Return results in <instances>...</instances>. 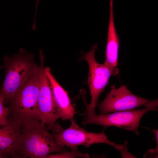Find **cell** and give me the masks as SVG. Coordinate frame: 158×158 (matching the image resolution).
Instances as JSON below:
<instances>
[{
	"label": "cell",
	"mask_w": 158,
	"mask_h": 158,
	"mask_svg": "<svg viewBox=\"0 0 158 158\" xmlns=\"http://www.w3.org/2000/svg\"><path fill=\"white\" fill-rule=\"evenodd\" d=\"M44 60H40L39 89L38 99L40 121L44 123L54 135L63 130L58 123V111L49 81L45 73Z\"/></svg>",
	"instance_id": "obj_7"
},
{
	"label": "cell",
	"mask_w": 158,
	"mask_h": 158,
	"mask_svg": "<svg viewBox=\"0 0 158 158\" xmlns=\"http://www.w3.org/2000/svg\"><path fill=\"white\" fill-rule=\"evenodd\" d=\"M68 128L63 129L53 136L56 143L61 147L69 148L72 151L78 150L77 147L83 145L89 147L97 143H104L113 147L119 151L121 156L128 152L127 142L123 145L116 144L109 140L103 132L99 133L90 132L78 126L73 119Z\"/></svg>",
	"instance_id": "obj_4"
},
{
	"label": "cell",
	"mask_w": 158,
	"mask_h": 158,
	"mask_svg": "<svg viewBox=\"0 0 158 158\" xmlns=\"http://www.w3.org/2000/svg\"><path fill=\"white\" fill-rule=\"evenodd\" d=\"M158 102L135 95L125 85L118 88L112 87L105 99L98 105L101 114L135 109L142 106L147 107Z\"/></svg>",
	"instance_id": "obj_8"
},
{
	"label": "cell",
	"mask_w": 158,
	"mask_h": 158,
	"mask_svg": "<svg viewBox=\"0 0 158 158\" xmlns=\"http://www.w3.org/2000/svg\"><path fill=\"white\" fill-rule=\"evenodd\" d=\"M4 104V97L0 92V126L6 125L10 123L8 119L10 109Z\"/></svg>",
	"instance_id": "obj_13"
},
{
	"label": "cell",
	"mask_w": 158,
	"mask_h": 158,
	"mask_svg": "<svg viewBox=\"0 0 158 158\" xmlns=\"http://www.w3.org/2000/svg\"><path fill=\"white\" fill-rule=\"evenodd\" d=\"M39 73V66L7 103L10 122L20 128L31 122L40 121L38 107Z\"/></svg>",
	"instance_id": "obj_1"
},
{
	"label": "cell",
	"mask_w": 158,
	"mask_h": 158,
	"mask_svg": "<svg viewBox=\"0 0 158 158\" xmlns=\"http://www.w3.org/2000/svg\"><path fill=\"white\" fill-rule=\"evenodd\" d=\"M6 68L5 78L0 90L4 98L5 104L37 68L33 56L23 48L10 57L4 58Z\"/></svg>",
	"instance_id": "obj_3"
},
{
	"label": "cell",
	"mask_w": 158,
	"mask_h": 158,
	"mask_svg": "<svg viewBox=\"0 0 158 158\" xmlns=\"http://www.w3.org/2000/svg\"><path fill=\"white\" fill-rule=\"evenodd\" d=\"M97 49V44H95L81 58L87 62L89 66L88 83L91 99L90 104L87 106L86 110L91 111H95L99 97L107 85L110 76L119 72L117 68H112L105 61L100 64L97 61L95 54Z\"/></svg>",
	"instance_id": "obj_6"
},
{
	"label": "cell",
	"mask_w": 158,
	"mask_h": 158,
	"mask_svg": "<svg viewBox=\"0 0 158 158\" xmlns=\"http://www.w3.org/2000/svg\"><path fill=\"white\" fill-rule=\"evenodd\" d=\"M90 157L89 154L87 153H83L78 151H72L71 152L65 151L64 152L56 153L55 154H49L47 155L45 158H87Z\"/></svg>",
	"instance_id": "obj_12"
},
{
	"label": "cell",
	"mask_w": 158,
	"mask_h": 158,
	"mask_svg": "<svg viewBox=\"0 0 158 158\" xmlns=\"http://www.w3.org/2000/svg\"><path fill=\"white\" fill-rule=\"evenodd\" d=\"M44 71L51 85L59 118L71 121L76 112L67 92L56 79L49 67L45 68Z\"/></svg>",
	"instance_id": "obj_9"
},
{
	"label": "cell",
	"mask_w": 158,
	"mask_h": 158,
	"mask_svg": "<svg viewBox=\"0 0 158 158\" xmlns=\"http://www.w3.org/2000/svg\"><path fill=\"white\" fill-rule=\"evenodd\" d=\"M20 128L12 123L0 126V150L16 158L21 137Z\"/></svg>",
	"instance_id": "obj_10"
},
{
	"label": "cell",
	"mask_w": 158,
	"mask_h": 158,
	"mask_svg": "<svg viewBox=\"0 0 158 158\" xmlns=\"http://www.w3.org/2000/svg\"><path fill=\"white\" fill-rule=\"evenodd\" d=\"M40 0H36V10H35V16L34 17V22L35 23V18H36V12L37 11V7L38 6V3L39 2Z\"/></svg>",
	"instance_id": "obj_15"
},
{
	"label": "cell",
	"mask_w": 158,
	"mask_h": 158,
	"mask_svg": "<svg viewBox=\"0 0 158 158\" xmlns=\"http://www.w3.org/2000/svg\"><path fill=\"white\" fill-rule=\"evenodd\" d=\"M43 122L35 121L20 128L21 137L16 158H45L51 153L66 151L56 143Z\"/></svg>",
	"instance_id": "obj_2"
},
{
	"label": "cell",
	"mask_w": 158,
	"mask_h": 158,
	"mask_svg": "<svg viewBox=\"0 0 158 158\" xmlns=\"http://www.w3.org/2000/svg\"><path fill=\"white\" fill-rule=\"evenodd\" d=\"M120 40L117 32L114 17L109 16L105 62L111 67L116 68L118 65Z\"/></svg>",
	"instance_id": "obj_11"
},
{
	"label": "cell",
	"mask_w": 158,
	"mask_h": 158,
	"mask_svg": "<svg viewBox=\"0 0 158 158\" xmlns=\"http://www.w3.org/2000/svg\"><path fill=\"white\" fill-rule=\"evenodd\" d=\"M158 102L139 109L115 112L104 114H97L95 111L85 112L82 124H95L104 128L115 126L132 131L138 135V128L143 116L151 111H157Z\"/></svg>",
	"instance_id": "obj_5"
},
{
	"label": "cell",
	"mask_w": 158,
	"mask_h": 158,
	"mask_svg": "<svg viewBox=\"0 0 158 158\" xmlns=\"http://www.w3.org/2000/svg\"><path fill=\"white\" fill-rule=\"evenodd\" d=\"M8 156L6 153L0 150V158H6Z\"/></svg>",
	"instance_id": "obj_14"
},
{
	"label": "cell",
	"mask_w": 158,
	"mask_h": 158,
	"mask_svg": "<svg viewBox=\"0 0 158 158\" xmlns=\"http://www.w3.org/2000/svg\"><path fill=\"white\" fill-rule=\"evenodd\" d=\"M3 68V66H0V69L1 68Z\"/></svg>",
	"instance_id": "obj_16"
}]
</instances>
